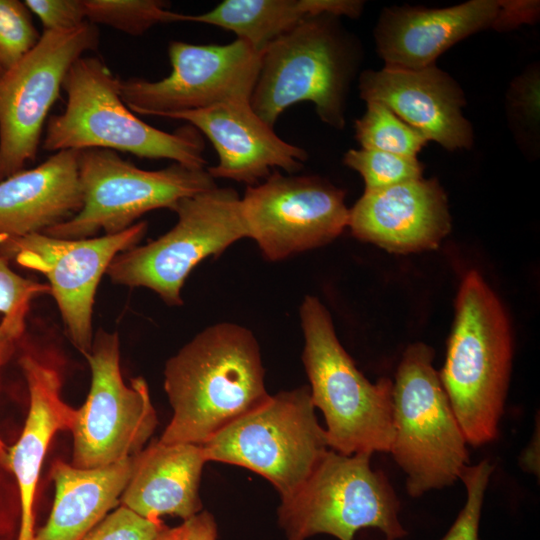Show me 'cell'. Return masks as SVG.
I'll return each mask as SVG.
<instances>
[{"mask_svg": "<svg viewBox=\"0 0 540 540\" xmlns=\"http://www.w3.org/2000/svg\"><path fill=\"white\" fill-rule=\"evenodd\" d=\"M264 374L248 328L208 326L166 362L164 389L173 415L159 441L205 444L269 398Z\"/></svg>", "mask_w": 540, "mask_h": 540, "instance_id": "6da1fadb", "label": "cell"}, {"mask_svg": "<svg viewBox=\"0 0 540 540\" xmlns=\"http://www.w3.org/2000/svg\"><path fill=\"white\" fill-rule=\"evenodd\" d=\"M514 342L508 312L477 270L462 278L444 365L438 372L467 444L498 437Z\"/></svg>", "mask_w": 540, "mask_h": 540, "instance_id": "7a4b0ae2", "label": "cell"}, {"mask_svg": "<svg viewBox=\"0 0 540 540\" xmlns=\"http://www.w3.org/2000/svg\"><path fill=\"white\" fill-rule=\"evenodd\" d=\"M120 83L99 57L76 60L62 85L67 96L65 109L48 119L43 148L52 152L105 149L205 168V145L199 131L187 124L166 132L144 122L124 103Z\"/></svg>", "mask_w": 540, "mask_h": 540, "instance_id": "3957f363", "label": "cell"}, {"mask_svg": "<svg viewBox=\"0 0 540 540\" xmlns=\"http://www.w3.org/2000/svg\"><path fill=\"white\" fill-rule=\"evenodd\" d=\"M302 361L314 407L323 413L328 448L353 455L389 453L393 439V382H370L341 345L328 309L306 295L300 309Z\"/></svg>", "mask_w": 540, "mask_h": 540, "instance_id": "277c9868", "label": "cell"}, {"mask_svg": "<svg viewBox=\"0 0 540 540\" xmlns=\"http://www.w3.org/2000/svg\"><path fill=\"white\" fill-rule=\"evenodd\" d=\"M337 16L320 14L301 21L262 51L250 98L253 111L274 126L299 102H312L325 124L345 126V103L358 51Z\"/></svg>", "mask_w": 540, "mask_h": 540, "instance_id": "5b68a950", "label": "cell"}, {"mask_svg": "<svg viewBox=\"0 0 540 540\" xmlns=\"http://www.w3.org/2000/svg\"><path fill=\"white\" fill-rule=\"evenodd\" d=\"M433 360L427 344L409 345L393 382L389 453L406 474V490L414 498L453 485L469 465L468 444Z\"/></svg>", "mask_w": 540, "mask_h": 540, "instance_id": "8992f818", "label": "cell"}, {"mask_svg": "<svg viewBox=\"0 0 540 540\" xmlns=\"http://www.w3.org/2000/svg\"><path fill=\"white\" fill-rule=\"evenodd\" d=\"M371 456L328 449L305 481L281 498L278 522L286 540L316 534L353 540L364 528L378 529L390 540L405 537L399 499L385 473L371 467Z\"/></svg>", "mask_w": 540, "mask_h": 540, "instance_id": "52a82bcc", "label": "cell"}, {"mask_svg": "<svg viewBox=\"0 0 540 540\" xmlns=\"http://www.w3.org/2000/svg\"><path fill=\"white\" fill-rule=\"evenodd\" d=\"M240 200L234 189L218 186L181 199L172 210L176 224L157 239L119 253L106 274L115 284L145 287L170 306L182 305V287L196 265L247 238Z\"/></svg>", "mask_w": 540, "mask_h": 540, "instance_id": "ba28073f", "label": "cell"}, {"mask_svg": "<svg viewBox=\"0 0 540 540\" xmlns=\"http://www.w3.org/2000/svg\"><path fill=\"white\" fill-rule=\"evenodd\" d=\"M207 461L247 468L292 494L329 449L310 389L281 391L202 445Z\"/></svg>", "mask_w": 540, "mask_h": 540, "instance_id": "9c48e42d", "label": "cell"}, {"mask_svg": "<svg viewBox=\"0 0 540 540\" xmlns=\"http://www.w3.org/2000/svg\"><path fill=\"white\" fill-rule=\"evenodd\" d=\"M78 174L80 211L43 233L63 239L90 238L100 231L116 234L145 213L173 210L181 199L217 186L207 168L173 163L160 170H144L105 149L79 151Z\"/></svg>", "mask_w": 540, "mask_h": 540, "instance_id": "30bf717a", "label": "cell"}, {"mask_svg": "<svg viewBox=\"0 0 540 540\" xmlns=\"http://www.w3.org/2000/svg\"><path fill=\"white\" fill-rule=\"evenodd\" d=\"M85 357L91 386L71 430V465L91 469L139 453L156 428L157 416L146 381L137 377L127 386L122 379L117 332L99 329Z\"/></svg>", "mask_w": 540, "mask_h": 540, "instance_id": "8fae6325", "label": "cell"}, {"mask_svg": "<svg viewBox=\"0 0 540 540\" xmlns=\"http://www.w3.org/2000/svg\"><path fill=\"white\" fill-rule=\"evenodd\" d=\"M99 39L97 26L89 22L44 31L36 46L0 76V181L35 160L68 70L85 52L96 50Z\"/></svg>", "mask_w": 540, "mask_h": 540, "instance_id": "7c38bea8", "label": "cell"}, {"mask_svg": "<svg viewBox=\"0 0 540 540\" xmlns=\"http://www.w3.org/2000/svg\"><path fill=\"white\" fill-rule=\"evenodd\" d=\"M148 224L139 221L116 234L63 239L45 233L0 235V253L9 261L40 272L49 281L66 332L85 356L93 343L92 316L99 282L112 260L139 244Z\"/></svg>", "mask_w": 540, "mask_h": 540, "instance_id": "4fadbf2b", "label": "cell"}, {"mask_svg": "<svg viewBox=\"0 0 540 540\" xmlns=\"http://www.w3.org/2000/svg\"><path fill=\"white\" fill-rule=\"evenodd\" d=\"M171 73L158 81L121 80L120 94L138 115L167 117L227 102H250L261 52L236 39L227 44L168 46Z\"/></svg>", "mask_w": 540, "mask_h": 540, "instance_id": "5bb4252c", "label": "cell"}, {"mask_svg": "<svg viewBox=\"0 0 540 540\" xmlns=\"http://www.w3.org/2000/svg\"><path fill=\"white\" fill-rule=\"evenodd\" d=\"M240 201L247 238L272 262L327 245L348 226L344 190L319 176L274 171Z\"/></svg>", "mask_w": 540, "mask_h": 540, "instance_id": "9a60e30c", "label": "cell"}, {"mask_svg": "<svg viewBox=\"0 0 540 540\" xmlns=\"http://www.w3.org/2000/svg\"><path fill=\"white\" fill-rule=\"evenodd\" d=\"M347 227L358 240L391 253L433 250L451 230L447 196L436 179L423 177L365 190L349 209Z\"/></svg>", "mask_w": 540, "mask_h": 540, "instance_id": "2e32d148", "label": "cell"}, {"mask_svg": "<svg viewBox=\"0 0 540 540\" xmlns=\"http://www.w3.org/2000/svg\"><path fill=\"white\" fill-rule=\"evenodd\" d=\"M203 133L218 154V164L207 167L213 179L224 178L253 186L278 167L289 174L299 171L307 152L280 138L262 120L250 102H227L209 108L175 113Z\"/></svg>", "mask_w": 540, "mask_h": 540, "instance_id": "e0dca14e", "label": "cell"}, {"mask_svg": "<svg viewBox=\"0 0 540 540\" xmlns=\"http://www.w3.org/2000/svg\"><path fill=\"white\" fill-rule=\"evenodd\" d=\"M360 97L387 106L427 141L447 150L470 148L473 130L464 117V93L456 81L434 65L422 69L384 67L359 77Z\"/></svg>", "mask_w": 540, "mask_h": 540, "instance_id": "ac0fdd59", "label": "cell"}, {"mask_svg": "<svg viewBox=\"0 0 540 540\" xmlns=\"http://www.w3.org/2000/svg\"><path fill=\"white\" fill-rule=\"evenodd\" d=\"M500 10L499 0H471L441 9H385L375 29L378 53L385 67L426 68L458 41L494 28Z\"/></svg>", "mask_w": 540, "mask_h": 540, "instance_id": "d6986e66", "label": "cell"}, {"mask_svg": "<svg viewBox=\"0 0 540 540\" xmlns=\"http://www.w3.org/2000/svg\"><path fill=\"white\" fill-rule=\"evenodd\" d=\"M76 150L55 152L40 165L0 181V235L43 233L82 207Z\"/></svg>", "mask_w": 540, "mask_h": 540, "instance_id": "ffe728a7", "label": "cell"}, {"mask_svg": "<svg viewBox=\"0 0 540 540\" xmlns=\"http://www.w3.org/2000/svg\"><path fill=\"white\" fill-rule=\"evenodd\" d=\"M19 364L29 390V411L23 431L9 449V470L14 474L20 495L21 525L18 540H34L33 503L37 482L48 445L57 431L72 430L77 409L61 397L58 372L26 353Z\"/></svg>", "mask_w": 540, "mask_h": 540, "instance_id": "44dd1931", "label": "cell"}, {"mask_svg": "<svg viewBox=\"0 0 540 540\" xmlns=\"http://www.w3.org/2000/svg\"><path fill=\"white\" fill-rule=\"evenodd\" d=\"M206 462L202 445L153 442L134 455L132 473L119 502L152 521L163 515L186 521L202 508L199 483Z\"/></svg>", "mask_w": 540, "mask_h": 540, "instance_id": "7402d4cb", "label": "cell"}, {"mask_svg": "<svg viewBox=\"0 0 540 540\" xmlns=\"http://www.w3.org/2000/svg\"><path fill=\"white\" fill-rule=\"evenodd\" d=\"M133 458L91 469L55 462L51 472L56 489L53 508L34 540H82L119 503Z\"/></svg>", "mask_w": 540, "mask_h": 540, "instance_id": "603a6c76", "label": "cell"}, {"mask_svg": "<svg viewBox=\"0 0 540 540\" xmlns=\"http://www.w3.org/2000/svg\"><path fill=\"white\" fill-rule=\"evenodd\" d=\"M359 0H224L212 10L184 15V22L213 25L232 31L261 52L270 42L304 19L320 14L358 17Z\"/></svg>", "mask_w": 540, "mask_h": 540, "instance_id": "cb8c5ba5", "label": "cell"}, {"mask_svg": "<svg viewBox=\"0 0 540 540\" xmlns=\"http://www.w3.org/2000/svg\"><path fill=\"white\" fill-rule=\"evenodd\" d=\"M87 22L140 36L157 24L184 22L160 0H83Z\"/></svg>", "mask_w": 540, "mask_h": 540, "instance_id": "d4e9b609", "label": "cell"}, {"mask_svg": "<svg viewBox=\"0 0 540 540\" xmlns=\"http://www.w3.org/2000/svg\"><path fill=\"white\" fill-rule=\"evenodd\" d=\"M355 137L361 148L416 157L427 139L377 101L366 102V111L355 122Z\"/></svg>", "mask_w": 540, "mask_h": 540, "instance_id": "484cf974", "label": "cell"}, {"mask_svg": "<svg viewBox=\"0 0 540 540\" xmlns=\"http://www.w3.org/2000/svg\"><path fill=\"white\" fill-rule=\"evenodd\" d=\"M343 163L362 176L365 190L420 179L423 172V165L417 157L373 149H350L344 154Z\"/></svg>", "mask_w": 540, "mask_h": 540, "instance_id": "4316f807", "label": "cell"}, {"mask_svg": "<svg viewBox=\"0 0 540 540\" xmlns=\"http://www.w3.org/2000/svg\"><path fill=\"white\" fill-rule=\"evenodd\" d=\"M40 38L25 2L0 0V68L3 73L19 63Z\"/></svg>", "mask_w": 540, "mask_h": 540, "instance_id": "83f0119b", "label": "cell"}, {"mask_svg": "<svg viewBox=\"0 0 540 540\" xmlns=\"http://www.w3.org/2000/svg\"><path fill=\"white\" fill-rule=\"evenodd\" d=\"M50 293L48 284L25 278L13 271L0 253V326L21 339L32 300Z\"/></svg>", "mask_w": 540, "mask_h": 540, "instance_id": "f1b7e54d", "label": "cell"}, {"mask_svg": "<svg viewBox=\"0 0 540 540\" xmlns=\"http://www.w3.org/2000/svg\"><path fill=\"white\" fill-rule=\"evenodd\" d=\"M493 469L494 466L487 459L465 467L460 479L466 487V501L441 540H479L478 531L484 494Z\"/></svg>", "mask_w": 540, "mask_h": 540, "instance_id": "f546056e", "label": "cell"}, {"mask_svg": "<svg viewBox=\"0 0 540 540\" xmlns=\"http://www.w3.org/2000/svg\"><path fill=\"white\" fill-rule=\"evenodd\" d=\"M168 527L120 506L106 515L82 540H154Z\"/></svg>", "mask_w": 540, "mask_h": 540, "instance_id": "4dcf8cb0", "label": "cell"}, {"mask_svg": "<svg viewBox=\"0 0 540 540\" xmlns=\"http://www.w3.org/2000/svg\"><path fill=\"white\" fill-rule=\"evenodd\" d=\"M44 31L69 30L86 23L83 0H26Z\"/></svg>", "mask_w": 540, "mask_h": 540, "instance_id": "1f68e13d", "label": "cell"}, {"mask_svg": "<svg viewBox=\"0 0 540 540\" xmlns=\"http://www.w3.org/2000/svg\"><path fill=\"white\" fill-rule=\"evenodd\" d=\"M514 106L525 119L536 122L539 118V75L536 71L524 75L513 88Z\"/></svg>", "mask_w": 540, "mask_h": 540, "instance_id": "d6a6232c", "label": "cell"}, {"mask_svg": "<svg viewBox=\"0 0 540 540\" xmlns=\"http://www.w3.org/2000/svg\"><path fill=\"white\" fill-rule=\"evenodd\" d=\"M538 15V1H501V10L494 28L502 30L515 28L522 23L535 21Z\"/></svg>", "mask_w": 540, "mask_h": 540, "instance_id": "836d02e7", "label": "cell"}, {"mask_svg": "<svg viewBox=\"0 0 540 540\" xmlns=\"http://www.w3.org/2000/svg\"><path fill=\"white\" fill-rule=\"evenodd\" d=\"M182 540H216L217 526L214 517L207 511L199 512L183 523Z\"/></svg>", "mask_w": 540, "mask_h": 540, "instance_id": "e575fe53", "label": "cell"}, {"mask_svg": "<svg viewBox=\"0 0 540 540\" xmlns=\"http://www.w3.org/2000/svg\"><path fill=\"white\" fill-rule=\"evenodd\" d=\"M19 341L14 335L0 326V366L13 353V350ZM0 465L9 470V448L0 437Z\"/></svg>", "mask_w": 540, "mask_h": 540, "instance_id": "d590c367", "label": "cell"}, {"mask_svg": "<svg viewBox=\"0 0 540 540\" xmlns=\"http://www.w3.org/2000/svg\"><path fill=\"white\" fill-rule=\"evenodd\" d=\"M183 531H184L183 524L174 528H167L161 534H159L154 540H182Z\"/></svg>", "mask_w": 540, "mask_h": 540, "instance_id": "8d00e7d4", "label": "cell"}, {"mask_svg": "<svg viewBox=\"0 0 540 540\" xmlns=\"http://www.w3.org/2000/svg\"><path fill=\"white\" fill-rule=\"evenodd\" d=\"M2 74H3V71H2L1 68H0V76H1Z\"/></svg>", "mask_w": 540, "mask_h": 540, "instance_id": "74e56055", "label": "cell"}, {"mask_svg": "<svg viewBox=\"0 0 540 540\" xmlns=\"http://www.w3.org/2000/svg\"><path fill=\"white\" fill-rule=\"evenodd\" d=\"M386 540H390V539H386Z\"/></svg>", "mask_w": 540, "mask_h": 540, "instance_id": "f35d334b", "label": "cell"}]
</instances>
